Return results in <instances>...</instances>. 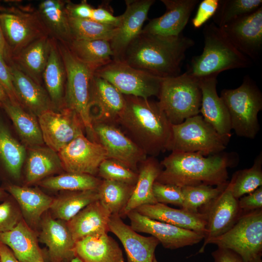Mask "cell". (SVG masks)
Listing matches in <instances>:
<instances>
[{"label": "cell", "mask_w": 262, "mask_h": 262, "mask_svg": "<svg viewBox=\"0 0 262 262\" xmlns=\"http://www.w3.org/2000/svg\"><path fill=\"white\" fill-rule=\"evenodd\" d=\"M195 45L182 34L165 36L140 34L127 48L121 61L130 66L164 79L179 75L186 51Z\"/></svg>", "instance_id": "1"}, {"label": "cell", "mask_w": 262, "mask_h": 262, "mask_svg": "<svg viewBox=\"0 0 262 262\" xmlns=\"http://www.w3.org/2000/svg\"><path fill=\"white\" fill-rule=\"evenodd\" d=\"M124 96L125 107L117 121L118 125L147 156L155 157L167 150L172 124L158 102Z\"/></svg>", "instance_id": "2"}, {"label": "cell", "mask_w": 262, "mask_h": 262, "mask_svg": "<svg viewBox=\"0 0 262 262\" xmlns=\"http://www.w3.org/2000/svg\"><path fill=\"white\" fill-rule=\"evenodd\" d=\"M162 170L157 181L180 187L205 184H227L228 168L232 164L229 155L221 153L207 157L198 152L172 151L161 163Z\"/></svg>", "instance_id": "3"}, {"label": "cell", "mask_w": 262, "mask_h": 262, "mask_svg": "<svg viewBox=\"0 0 262 262\" xmlns=\"http://www.w3.org/2000/svg\"><path fill=\"white\" fill-rule=\"evenodd\" d=\"M204 46L202 53L193 57L185 72L198 81L216 76L225 70L246 68L250 62L237 50L222 29L213 22L203 30Z\"/></svg>", "instance_id": "4"}, {"label": "cell", "mask_w": 262, "mask_h": 262, "mask_svg": "<svg viewBox=\"0 0 262 262\" xmlns=\"http://www.w3.org/2000/svg\"><path fill=\"white\" fill-rule=\"evenodd\" d=\"M220 97L228 109L231 130L238 136L254 139L260 130L262 94L253 80L246 76L240 86L222 90Z\"/></svg>", "instance_id": "5"}, {"label": "cell", "mask_w": 262, "mask_h": 262, "mask_svg": "<svg viewBox=\"0 0 262 262\" xmlns=\"http://www.w3.org/2000/svg\"><path fill=\"white\" fill-rule=\"evenodd\" d=\"M199 81L186 72L162 80L158 103L172 124H178L200 113Z\"/></svg>", "instance_id": "6"}, {"label": "cell", "mask_w": 262, "mask_h": 262, "mask_svg": "<svg viewBox=\"0 0 262 262\" xmlns=\"http://www.w3.org/2000/svg\"><path fill=\"white\" fill-rule=\"evenodd\" d=\"M56 42L66 72L65 108L78 115L85 131L92 138L93 127L88 116V105L90 82L96 69L78 59L66 44Z\"/></svg>", "instance_id": "7"}, {"label": "cell", "mask_w": 262, "mask_h": 262, "mask_svg": "<svg viewBox=\"0 0 262 262\" xmlns=\"http://www.w3.org/2000/svg\"><path fill=\"white\" fill-rule=\"evenodd\" d=\"M229 142L198 114L172 125V137L167 150L213 155L221 153Z\"/></svg>", "instance_id": "8"}, {"label": "cell", "mask_w": 262, "mask_h": 262, "mask_svg": "<svg viewBox=\"0 0 262 262\" xmlns=\"http://www.w3.org/2000/svg\"><path fill=\"white\" fill-rule=\"evenodd\" d=\"M210 244L232 250L246 262H255L262 255V209L243 212L234 225Z\"/></svg>", "instance_id": "9"}, {"label": "cell", "mask_w": 262, "mask_h": 262, "mask_svg": "<svg viewBox=\"0 0 262 262\" xmlns=\"http://www.w3.org/2000/svg\"><path fill=\"white\" fill-rule=\"evenodd\" d=\"M94 74L109 82L124 95L144 98L158 97L163 80L115 60L97 69Z\"/></svg>", "instance_id": "10"}, {"label": "cell", "mask_w": 262, "mask_h": 262, "mask_svg": "<svg viewBox=\"0 0 262 262\" xmlns=\"http://www.w3.org/2000/svg\"><path fill=\"white\" fill-rule=\"evenodd\" d=\"M27 10L12 8L0 13L1 28L12 57L34 40L49 36L36 10Z\"/></svg>", "instance_id": "11"}, {"label": "cell", "mask_w": 262, "mask_h": 262, "mask_svg": "<svg viewBox=\"0 0 262 262\" xmlns=\"http://www.w3.org/2000/svg\"><path fill=\"white\" fill-rule=\"evenodd\" d=\"M92 141L106 150L107 158L115 160L138 172L139 164L148 157L116 123L97 121L92 123Z\"/></svg>", "instance_id": "12"}, {"label": "cell", "mask_w": 262, "mask_h": 262, "mask_svg": "<svg viewBox=\"0 0 262 262\" xmlns=\"http://www.w3.org/2000/svg\"><path fill=\"white\" fill-rule=\"evenodd\" d=\"M44 144L58 152L78 136L84 134V124L74 111L67 108L48 110L37 117Z\"/></svg>", "instance_id": "13"}, {"label": "cell", "mask_w": 262, "mask_h": 262, "mask_svg": "<svg viewBox=\"0 0 262 262\" xmlns=\"http://www.w3.org/2000/svg\"><path fill=\"white\" fill-rule=\"evenodd\" d=\"M206 226L204 243L197 253L204 251L207 245L213 239L229 230L236 223L243 212L239 205L228 182L221 193L203 208Z\"/></svg>", "instance_id": "14"}, {"label": "cell", "mask_w": 262, "mask_h": 262, "mask_svg": "<svg viewBox=\"0 0 262 262\" xmlns=\"http://www.w3.org/2000/svg\"><path fill=\"white\" fill-rule=\"evenodd\" d=\"M126 216L134 231L150 234L165 248L175 249L192 246L201 242L205 237L204 234L191 230L152 219L135 210L130 212Z\"/></svg>", "instance_id": "15"}, {"label": "cell", "mask_w": 262, "mask_h": 262, "mask_svg": "<svg viewBox=\"0 0 262 262\" xmlns=\"http://www.w3.org/2000/svg\"><path fill=\"white\" fill-rule=\"evenodd\" d=\"M66 172L97 175L101 163L107 158L105 148L81 135L57 152Z\"/></svg>", "instance_id": "16"}, {"label": "cell", "mask_w": 262, "mask_h": 262, "mask_svg": "<svg viewBox=\"0 0 262 262\" xmlns=\"http://www.w3.org/2000/svg\"><path fill=\"white\" fill-rule=\"evenodd\" d=\"M125 103L124 95L116 88L94 74L90 82L88 105V116L92 123L107 121L117 124Z\"/></svg>", "instance_id": "17"}, {"label": "cell", "mask_w": 262, "mask_h": 262, "mask_svg": "<svg viewBox=\"0 0 262 262\" xmlns=\"http://www.w3.org/2000/svg\"><path fill=\"white\" fill-rule=\"evenodd\" d=\"M240 52L256 61L262 49V7L220 28Z\"/></svg>", "instance_id": "18"}, {"label": "cell", "mask_w": 262, "mask_h": 262, "mask_svg": "<svg viewBox=\"0 0 262 262\" xmlns=\"http://www.w3.org/2000/svg\"><path fill=\"white\" fill-rule=\"evenodd\" d=\"M154 0H126V10L110 41L113 60H121L129 44L140 34Z\"/></svg>", "instance_id": "19"}, {"label": "cell", "mask_w": 262, "mask_h": 262, "mask_svg": "<svg viewBox=\"0 0 262 262\" xmlns=\"http://www.w3.org/2000/svg\"><path fill=\"white\" fill-rule=\"evenodd\" d=\"M39 225V240L48 247L51 262H66L75 256L76 242L66 222L47 213L42 216Z\"/></svg>", "instance_id": "20"}, {"label": "cell", "mask_w": 262, "mask_h": 262, "mask_svg": "<svg viewBox=\"0 0 262 262\" xmlns=\"http://www.w3.org/2000/svg\"><path fill=\"white\" fill-rule=\"evenodd\" d=\"M109 227V231L122 243L127 262H153L155 249L160 244L156 238L139 234L126 224L118 215H111Z\"/></svg>", "instance_id": "21"}, {"label": "cell", "mask_w": 262, "mask_h": 262, "mask_svg": "<svg viewBox=\"0 0 262 262\" xmlns=\"http://www.w3.org/2000/svg\"><path fill=\"white\" fill-rule=\"evenodd\" d=\"M166 11L151 19L143 28L144 33L165 36L180 35L198 0H161Z\"/></svg>", "instance_id": "22"}, {"label": "cell", "mask_w": 262, "mask_h": 262, "mask_svg": "<svg viewBox=\"0 0 262 262\" xmlns=\"http://www.w3.org/2000/svg\"><path fill=\"white\" fill-rule=\"evenodd\" d=\"M199 82L202 116L220 135L229 141L231 131L230 117L223 99L217 93V77L203 79Z\"/></svg>", "instance_id": "23"}, {"label": "cell", "mask_w": 262, "mask_h": 262, "mask_svg": "<svg viewBox=\"0 0 262 262\" xmlns=\"http://www.w3.org/2000/svg\"><path fill=\"white\" fill-rule=\"evenodd\" d=\"M9 66L14 91L21 106L25 107L37 117L48 110H54L46 90L41 84L34 82L13 64Z\"/></svg>", "instance_id": "24"}, {"label": "cell", "mask_w": 262, "mask_h": 262, "mask_svg": "<svg viewBox=\"0 0 262 262\" xmlns=\"http://www.w3.org/2000/svg\"><path fill=\"white\" fill-rule=\"evenodd\" d=\"M111 214L98 200L84 207L70 220L67 226L75 242L90 236L109 232Z\"/></svg>", "instance_id": "25"}, {"label": "cell", "mask_w": 262, "mask_h": 262, "mask_svg": "<svg viewBox=\"0 0 262 262\" xmlns=\"http://www.w3.org/2000/svg\"><path fill=\"white\" fill-rule=\"evenodd\" d=\"M135 210L152 219L205 235L206 220L203 213H193L182 208L175 209L159 203L143 205Z\"/></svg>", "instance_id": "26"}, {"label": "cell", "mask_w": 262, "mask_h": 262, "mask_svg": "<svg viewBox=\"0 0 262 262\" xmlns=\"http://www.w3.org/2000/svg\"><path fill=\"white\" fill-rule=\"evenodd\" d=\"M74 251L82 262H125L118 244L108 234L77 241Z\"/></svg>", "instance_id": "27"}, {"label": "cell", "mask_w": 262, "mask_h": 262, "mask_svg": "<svg viewBox=\"0 0 262 262\" xmlns=\"http://www.w3.org/2000/svg\"><path fill=\"white\" fill-rule=\"evenodd\" d=\"M7 191L16 200L23 218L32 229L39 225L53 199L39 189L28 186L9 185Z\"/></svg>", "instance_id": "28"}, {"label": "cell", "mask_w": 262, "mask_h": 262, "mask_svg": "<svg viewBox=\"0 0 262 262\" xmlns=\"http://www.w3.org/2000/svg\"><path fill=\"white\" fill-rule=\"evenodd\" d=\"M0 241L21 262H33L43 256L35 232L23 218L12 229L0 233Z\"/></svg>", "instance_id": "29"}, {"label": "cell", "mask_w": 262, "mask_h": 262, "mask_svg": "<svg viewBox=\"0 0 262 262\" xmlns=\"http://www.w3.org/2000/svg\"><path fill=\"white\" fill-rule=\"evenodd\" d=\"M42 80L54 109L59 111L64 108L66 72L56 40L53 38L50 40L48 58Z\"/></svg>", "instance_id": "30"}, {"label": "cell", "mask_w": 262, "mask_h": 262, "mask_svg": "<svg viewBox=\"0 0 262 262\" xmlns=\"http://www.w3.org/2000/svg\"><path fill=\"white\" fill-rule=\"evenodd\" d=\"M162 170V166L155 157L148 156L139 164L138 179L121 218L139 206L157 203L153 195V186Z\"/></svg>", "instance_id": "31"}, {"label": "cell", "mask_w": 262, "mask_h": 262, "mask_svg": "<svg viewBox=\"0 0 262 262\" xmlns=\"http://www.w3.org/2000/svg\"><path fill=\"white\" fill-rule=\"evenodd\" d=\"M50 40L49 36L39 38L12 58L11 63L39 84L48 60Z\"/></svg>", "instance_id": "32"}, {"label": "cell", "mask_w": 262, "mask_h": 262, "mask_svg": "<svg viewBox=\"0 0 262 262\" xmlns=\"http://www.w3.org/2000/svg\"><path fill=\"white\" fill-rule=\"evenodd\" d=\"M25 181L37 183L63 169L58 153L48 147H29L27 153Z\"/></svg>", "instance_id": "33"}, {"label": "cell", "mask_w": 262, "mask_h": 262, "mask_svg": "<svg viewBox=\"0 0 262 262\" xmlns=\"http://www.w3.org/2000/svg\"><path fill=\"white\" fill-rule=\"evenodd\" d=\"M67 1L44 0L40 2L36 10L49 35L65 44L72 40L66 10Z\"/></svg>", "instance_id": "34"}, {"label": "cell", "mask_w": 262, "mask_h": 262, "mask_svg": "<svg viewBox=\"0 0 262 262\" xmlns=\"http://www.w3.org/2000/svg\"><path fill=\"white\" fill-rule=\"evenodd\" d=\"M12 120L22 141L29 147L44 144L38 119L33 114L26 111L18 103L9 99L1 104Z\"/></svg>", "instance_id": "35"}, {"label": "cell", "mask_w": 262, "mask_h": 262, "mask_svg": "<svg viewBox=\"0 0 262 262\" xmlns=\"http://www.w3.org/2000/svg\"><path fill=\"white\" fill-rule=\"evenodd\" d=\"M65 192L53 198L49 210L53 217L66 222L89 204L98 200L97 189Z\"/></svg>", "instance_id": "36"}, {"label": "cell", "mask_w": 262, "mask_h": 262, "mask_svg": "<svg viewBox=\"0 0 262 262\" xmlns=\"http://www.w3.org/2000/svg\"><path fill=\"white\" fill-rule=\"evenodd\" d=\"M66 44L78 59L96 70L113 60V52L107 40L72 39Z\"/></svg>", "instance_id": "37"}, {"label": "cell", "mask_w": 262, "mask_h": 262, "mask_svg": "<svg viewBox=\"0 0 262 262\" xmlns=\"http://www.w3.org/2000/svg\"><path fill=\"white\" fill-rule=\"evenodd\" d=\"M26 156L25 147L12 136L8 128L0 120V160L13 178L20 179Z\"/></svg>", "instance_id": "38"}, {"label": "cell", "mask_w": 262, "mask_h": 262, "mask_svg": "<svg viewBox=\"0 0 262 262\" xmlns=\"http://www.w3.org/2000/svg\"><path fill=\"white\" fill-rule=\"evenodd\" d=\"M134 186L124 182L102 180L97 189L98 200L111 215H118L121 217Z\"/></svg>", "instance_id": "39"}, {"label": "cell", "mask_w": 262, "mask_h": 262, "mask_svg": "<svg viewBox=\"0 0 262 262\" xmlns=\"http://www.w3.org/2000/svg\"><path fill=\"white\" fill-rule=\"evenodd\" d=\"M102 180L89 174L66 172L48 177L37 184L51 190L76 191L97 189Z\"/></svg>", "instance_id": "40"}, {"label": "cell", "mask_w": 262, "mask_h": 262, "mask_svg": "<svg viewBox=\"0 0 262 262\" xmlns=\"http://www.w3.org/2000/svg\"><path fill=\"white\" fill-rule=\"evenodd\" d=\"M262 7V0H219L213 23L222 28Z\"/></svg>", "instance_id": "41"}, {"label": "cell", "mask_w": 262, "mask_h": 262, "mask_svg": "<svg viewBox=\"0 0 262 262\" xmlns=\"http://www.w3.org/2000/svg\"><path fill=\"white\" fill-rule=\"evenodd\" d=\"M68 22L72 39L75 40H104L110 41L116 29V27L101 24L90 19H80L68 16Z\"/></svg>", "instance_id": "42"}, {"label": "cell", "mask_w": 262, "mask_h": 262, "mask_svg": "<svg viewBox=\"0 0 262 262\" xmlns=\"http://www.w3.org/2000/svg\"><path fill=\"white\" fill-rule=\"evenodd\" d=\"M229 183L233 196L237 199L262 186V153L256 158L251 167L236 172Z\"/></svg>", "instance_id": "43"}, {"label": "cell", "mask_w": 262, "mask_h": 262, "mask_svg": "<svg viewBox=\"0 0 262 262\" xmlns=\"http://www.w3.org/2000/svg\"><path fill=\"white\" fill-rule=\"evenodd\" d=\"M227 184L215 188L205 184L182 187L183 203L181 208L193 213L199 212V209L204 208L214 200Z\"/></svg>", "instance_id": "44"}, {"label": "cell", "mask_w": 262, "mask_h": 262, "mask_svg": "<svg viewBox=\"0 0 262 262\" xmlns=\"http://www.w3.org/2000/svg\"><path fill=\"white\" fill-rule=\"evenodd\" d=\"M97 175L103 180L135 185L138 172L113 159L106 158L100 164Z\"/></svg>", "instance_id": "45"}, {"label": "cell", "mask_w": 262, "mask_h": 262, "mask_svg": "<svg viewBox=\"0 0 262 262\" xmlns=\"http://www.w3.org/2000/svg\"><path fill=\"white\" fill-rule=\"evenodd\" d=\"M153 193L157 203L165 205L171 204L181 208L183 195L181 187L155 181L153 186Z\"/></svg>", "instance_id": "46"}, {"label": "cell", "mask_w": 262, "mask_h": 262, "mask_svg": "<svg viewBox=\"0 0 262 262\" xmlns=\"http://www.w3.org/2000/svg\"><path fill=\"white\" fill-rule=\"evenodd\" d=\"M22 218L19 208L11 200L4 201L0 204V233L12 229Z\"/></svg>", "instance_id": "47"}, {"label": "cell", "mask_w": 262, "mask_h": 262, "mask_svg": "<svg viewBox=\"0 0 262 262\" xmlns=\"http://www.w3.org/2000/svg\"><path fill=\"white\" fill-rule=\"evenodd\" d=\"M219 4V0H203L198 5L194 17L192 19L193 27L198 29L215 14Z\"/></svg>", "instance_id": "48"}, {"label": "cell", "mask_w": 262, "mask_h": 262, "mask_svg": "<svg viewBox=\"0 0 262 262\" xmlns=\"http://www.w3.org/2000/svg\"><path fill=\"white\" fill-rule=\"evenodd\" d=\"M90 19L98 23L117 27L120 22V16H115L109 2H103L93 10Z\"/></svg>", "instance_id": "49"}, {"label": "cell", "mask_w": 262, "mask_h": 262, "mask_svg": "<svg viewBox=\"0 0 262 262\" xmlns=\"http://www.w3.org/2000/svg\"><path fill=\"white\" fill-rule=\"evenodd\" d=\"M0 82L3 86L9 99L19 104L13 87L10 67L0 53Z\"/></svg>", "instance_id": "50"}, {"label": "cell", "mask_w": 262, "mask_h": 262, "mask_svg": "<svg viewBox=\"0 0 262 262\" xmlns=\"http://www.w3.org/2000/svg\"><path fill=\"white\" fill-rule=\"evenodd\" d=\"M239 205L243 212L262 209V186L248 195L240 197Z\"/></svg>", "instance_id": "51"}, {"label": "cell", "mask_w": 262, "mask_h": 262, "mask_svg": "<svg viewBox=\"0 0 262 262\" xmlns=\"http://www.w3.org/2000/svg\"><path fill=\"white\" fill-rule=\"evenodd\" d=\"M94 8L86 0L74 4L67 0L66 10L68 16L80 19H91Z\"/></svg>", "instance_id": "52"}, {"label": "cell", "mask_w": 262, "mask_h": 262, "mask_svg": "<svg viewBox=\"0 0 262 262\" xmlns=\"http://www.w3.org/2000/svg\"><path fill=\"white\" fill-rule=\"evenodd\" d=\"M212 255L214 262H246L234 251L228 249L218 248ZM257 262H262V260Z\"/></svg>", "instance_id": "53"}, {"label": "cell", "mask_w": 262, "mask_h": 262, "mask_svg": "<svg viewBox=\"0 0 262 262\" xmlns=\"http://www.w3.org/2000/svg\"><path fill=\"white\" fill-rule=\"evenodd\" d=\"M0 53L6 63L9 65L12 63V54L4 38L0 24Z\"/></svg>", "instance_id": "54"}, {"label": "cell", "mask_w": 262, "mask_h": 262, "mask_svg": "<svg viewBox=\"0 0 262 262\" xmlns=\"http://www.w3.org/2000/svg\"><path fill=\"white\" fill-rule=\"evenodd\" d=\"M0 262H21L15 257L11 250L0 241Z\"/></svg>", "instance_id": "55"}, {"label": "cell", "mask_w": 262, "mask_h": 262, "mask_svg": "<svg viewBox=\"0 0 262 262\" xmlns=\"http://www.w3.org/2000/svg\"><path fill=\"white\" fill-rule=\"evenodd\" d=\"M8 99H9L8 96L3 86L0 82V103L2 104L3 102L5 101Z\"/></svg>", "instance_id": "56"}, {"label": "cell", "mask_w": 262, "mask_h": 262, "mask_svg": "<svg viewBox=\"0 0 262 262\" xmlns=\"http://www.w3.org/2000/svg\"><path fill=\"white\" fill-rule=\"evenodd\" d=\"M66 262H82L81 260L77 256H74L69 261Z\"/></svg>", "instance_id": "57"}, {"label": "cell", "mask_w": 262, "mask_h": 262, "mask_svg": "<svg viewBox=\"0 0 262 262\" xmlns=\"http://www.w3.org/2000/svg\"><path fill=\"white\" fill-rule=\"evenodd\" d=\"M6 196V194L4 191L2 189L0 188V200L2 199L5 197Z\"/></svg>", "instance_id": "58"}, {"label": "cell", "mask_w": 262, "mask_h": 262, "mask_svg": "<svg viewBox=\"0 0 262 262\" xmlns=\"http://www.w3.org/2000/svg\"><path fill=\"white\" fill-rule=\"evenodd\" d=\"M33 262H45L43 256L36 259Z\"/></svg>", "instance_id": "59"}, {"label": "cell", "mask_w": 262, "mask_h": 262, "mask_svg": "<svg viewBox=\"0 0 262 262\" xmlns=\"http://www.w3.org/2000/svg\"><path fill=\"white\" fill-rule=\"evenodd\" d=\"M153 262H158L157 261L156 258H154V261H153Z\"/></svg>", "instance_id": "60"}, {"label": "cell", "mask_w": 262, "mask_h": 262, "mask_svg": "<svg viewBox=\"0 0 262 262\" xmlns=\"http://www.w3.org/2000/svg\"><path fill=\"white\" fill-rule=\"evenodd\" d=\"M0 106H1V103H0Z\"/></svg>", "instance_id": "61"}, {"label": "cell", "mask_w": 262, "mask_h": 262, "mask_svg": "<svg viewBox=\"0 0 262 262\" xmlns=\"http://www.w3.org/2000/svg\"></svg>", "instance_id": "62"}]
</instances>
